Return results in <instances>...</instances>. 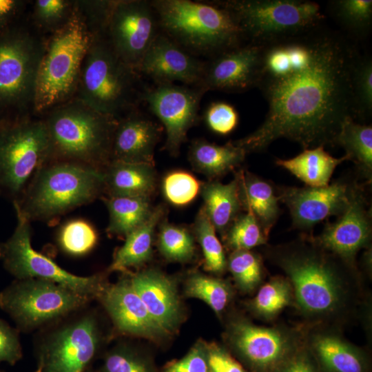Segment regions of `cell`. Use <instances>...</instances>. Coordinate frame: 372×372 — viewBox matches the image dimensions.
I'll return each mask as SVG.
<instances>
[{"instance_id":"obj_1","label":"cell","mask_w":372,"mask_h":372,"mask_svg":"<svg viewBox=\"0 0 372 372\" xmlns=\"http://www.w3.org/2000/svg\"><path fill=\"white\" fill-rule=\"evenodd\" d=\"M322 25L264 46L257 87L267 114L254 132L232 141L247 154L281 138L304 149L335 146L342 123L353 117L351 77L360 53L346 35Z\"/></svg>"},{"instance_id":"obj_2","label":"cell","mask_w":372,"mask_h":372,"mask_svg":"<svg viewBox=\"0 0 372 372\" xmlns=\"http://www.w3.org/2000/svg\"><path fill=\"white\" fill-rule=\"evenodd\" d=\"M311 236L270 247L267 256L285 273L293 301L311 327L337 328L363 308L360 273L316 244Z\"/></svg>"},{"instance_id":"obj_3","label":"cell","mask_w":372,"mask_h":372,"mask_svg":"<svg viewBox=\"0 0 372 372\" xmlns=\"http://www.w3.org/2000/svg\"><path fill=\"white\" fill-rule=\"evenodd\" d=\"M105 192L103 170L87 165L53 161L41 166L19 198L15 211L32 221H52L96 200Z\"/></svg>"},{"instance_id":"obj_4","label":"cell","mask_w":372,"mask_h":372,"mask_svg":"<svg viewBox=\"0 0 372 372\" xmlns=\"http://www.w3.org/2000/svg\"><path fill=\"white\" fill-rule=\"evenodd\" d=\"M163 34L189 53L214 57L246 43L233 13L218 1H151Z\"/></svg>"},{"instance_id":"obj_5","label":"cell","mask_w":372,"mask_h":372,"mask_svg":"<svg viewBox=\"0 0 372 372\" xmlns=\"http://www.w3.org/2000/svg\"><path fill=\"white\" fill-rule=\"evenodd\" d=\"M44 114L50 142L48 161L75 162L101 170L111 162L117 119L76 98Z\"/></svg>"},{"instance_id":"obj_6","label":"cell","mask_w":372,"mask_h":372,"mask_svg":"<svg viewBox=\"0 0 372 372\" xmlns=\"http://www.w3.org/2000/svg\"><path fill=\"white\" fill-rule=\"evenodd\" d=\"M94 34L75 8L69 21L45 41L33 112L45 114L74 98L81 66Z\"/></svg>"},{"instance_id":"obj_7","label":"cell","mask_w":372,"mask_h":372,"mask_svg":"<svg viewBox=\"0 0 372 372\" xmlns=\"http://www.w3.org/2000/svg\"><path fill=\"white\" fill-rule=\"evenodd\" d=\"M138 74L116 55L104 35L96 34L82 63L74 98L118 120L142 100Z\"/></svg>"},{"instance_id":"obj_8","label":"cell","mask_w":372,"mask_h":372,"mask_svg":"<svg viewBox=\"0 0 372 372\" xmlns=\"http://www.w3.org/2000/svg\"><path fill=\"white\" fill-rule=\"evenodd\" d=\"M103 342L99 318L89 304L37 331V370L87 372Z\"/></svg>"},{"instance_id":"obj_9","label":"cell","mask_w":372,"mask_h":372,"mask_svg":"<svg viewBox=\"0 0 372 372\" xmlns=\"http://www.w3.org/2000/svg\"><path fill=\"white\" fill-rule=\"evenodd\" d=\"M45 44L41 36L24 25L15 23L0 32L1 120L27 116L33 111Z\"/></svg>"},{"instance_id":"obj_10","label":"cell","mask_w":372,"mask_h":372,"mask_svg":"<svg viewBox=\"0 0 372 372\" xmlns=\"http://www.w3.org/2000/svg\"><path fill=\"white\" fill-rule=\"evenodd\" d=\"M234 15L246 43L267 45L322 25L319 3L305 0L218 1Z\"/></svg>"},{"instance_id":"obj_11","label":"cell","mask_w":372,"mask_h":372,"mask_svg":"<svg viewBox=\"0 0 372 372\" xmlns=\"http://www.w3.org/2000/svg\"><path fill=\"white\" fill-rule=\"evenodd\" d=\"M93 300L54 282L14 279L0 291V309L20 333L36 332Z\"/></svg>"},{"instance_id":"obj_12","label":"cell","mask_w":372,"mask_h":372,"mask_svg":"<svg viewBox=\"0 0 372 372\" xmlns=\"http://www.w3.org/2000/svg\"><path fill=\"white\" fill-rule=\"evenodd\" d=\"M43 118L28 116L0 121V196L17 201L36 171L50 158Z\"/></svg>"},{"instance_id":"obj_13","label":"cell","mask_w":372,"mask_h":372,"mask_svg":"<svg viewBox=\"0 0 372 372\" xmlns=\"http://www.w3.org/2000/svg\"><path fill=\"white\" fill-rule=\"evenodd\" d=\"M17 225L10 237L2 242L1 260L4 269L14 279L39 278L54 282L74 291L96 300L108 283L104 274L87 276L74 274L32 245L30 222L15 211Z\"/></svg>"},{"instance_id":"obj_14","label":"cell","mask_w":372,"mask_h":372,"mask_svg":"<svg viewBox=\"0 0 372 372\" xmlns=\"http://www.w3.org/2000/svg\"><path fill=\"white\" fill-rule=\"evenodd\" d=\"M227 338L252 372H273L302 342L303 331L258 326L239 318L229 324Z\"/></svg>"},{"instance_id":"obj_15","label":"cell","mask_w":372,"mask_h":372,"mask_svg":"<svg viewBox=\"0 0 372 372\" xmlns=\"http://www.w3.org/2000/svg\"><path fill=\"white\" fill-rule=\"evenodd\" d=\"M158 29L151 1L116 0L104 35L120 59L136 72Z\"/></svg>"},{"instance_id":"obj_16","label":"cell","mask_w":372,"mask_h":372,"mask_svg":"<svg viewBox=\"0 0 372 372\" xmlns=\"http://www.w3.org/2000/svg\"><path fill=\"white\" fill-rule=\"evenodd\" d=\"M204 93L198 87L174 83L155 84L143 90L142 100L165 127L166 141L163 149L169 154H179L188 131L197 123Z\"/></svg>"},{"instance_id":"obj_17","label":"cell","mask_w":372,"mask_h":372,"mask_svg":"<svg viewBox=\"0 0 372 372\" xmlns=\"http://www.w3.org/2000/svg\"><path fill=\"white\" fill-rule=\"evenodd\" d=\"M360 185L338 180L320 187H278L279 200L288 207L294 229L308 232L319 222L340 216Z\"/></svg>"},{"instance_id":"obj_18","label":"cell","mask_w":372,"mask_h":372,"mask_svg":"<svg viewBox=\"0 0 372 372\" xmlns=\"http://www.w3.org/2000/svg\"><path fill=\"white\" fill-rule=\"evenodd\" d=\"M313 241L322 249L357 267V254L369 247L371 240V212L360 185L346 209L335 221L325 225Z\"/></svg>"},{"instance_id":"obj_19","label":"cell","mask_w":372,"mask_h":372,"mask_svg":"<svg viewBox=\"0 0 372 372\" xmlns=\"http://www.w3.org/2000/svg\"><path fill=\"white\" fill-rule=\"evenodd\" d=\"M264 46L245 43L211 57L205 63L203 76L197 87L205 92H242L257 87Z\"/></svg>"},{"instance_id":"obj_20","label":"cell","mask_w":372,"mask_h":372,"mask_svg":"<svg viewBox=\"0 0 372 372\" xmlns=\"http://www.w3.org/2000/svg\"><path fill=\"white\" fill-rule=\"evenodd\" d=\"M205 62L198 59L163 33H158L141 60L136 72L156 84L175 81L197 87L202 79Z\"/></svg>"},{"instance_id":"obj_21","label":"cell","mask_w":372,"mask_h":372,"mask_svg":"<svg viewBox=\"0 0 372 372\" xmlns=\"http://www.w3.org/2000/svg\"><path fill=\"white\" fill-rule=\"evenodd\" d=\"M96 300L101 302L120 333L152 339L166 333L148 312L128 276L116 283H107Z\"/></svg>"},{"instance_id":"obj_22","label":"cell","mask_w":372,"mask_h":372,"mask_svg":"<svg viewBox=\"0 0 372 372\" xmlns=\"http://www.w3.org/2000/svg\"><path fill=\"white\" fill-rule=\"evenodd\" d=\"M303 337L321 372H369L366 353L347 341L336 328L310 327Z\"/></svg>"},{"instance_id":"obj_23","label":"cell","mask_w":372,"mask_h":372,"mask_svg":"<svg viewBox=\"0 0 372 372\" xmlns=\"http://www.w3.org/2000/svg\"><path fill=\"white\" fill-rule=\"evenodd\" d=\"M163 127L135 110L117 122L112 145V161L154 165V149Z\"/></svg>"},{"instance_id":"obj_24","label":"cell","mask_w":372,"mask_h":372,"mask_svg":"<svg viewBox=\"0 0 372 372\" xmlns=\"http://www.w3.org/2000/svg\"><path fill=\"white\" fill-rule=\"evenodd\" d=\"M126 273L130 282L154 321L168 333L180 321V306L172 280L154 270Z\"/></svg>"},{"instance_id":"obj_25","label":"cell","mask_w":372,"mask_h":372,"mask_svg":"<svg viewBox=\"0 0 372 372\" xmlns=\"http://www.w3.org/2000/svg\"><path fill=\"white\" fill-rule=\"evenodd\" d=\"M235 176L242 209L252 214L269 236L280 214L276 187L247 170L240 169Z\"/></svg>"},{"instance_id":"obj_26","label":"cell","mask_w":372,"mask_h":372,"mask_svg":"<svg viewBox=\"0 0 372 372\" xmlns=\"http://www.w3.org/2000/svg\"><path fill=\"white\" fill-rule=\"evenodd\" d=\"M103 173L107 196L151 198L156 191L157 174L154 165L112 161Z\"/></svg>"},{"instance_id":"obj_27","label":"cell","mask_w":372,"mask_h":372,"mask_svg":"<svg viewBox=\"0 0 372 372\" xmlns=\"http://www.w3.org/2000/svg\"><path fill=\"white\" fill-rule=\"evenodd\" d=\"M246 154L232 141L220 145L197 138L189 145L188 158L196 172L205 176L209 180H215L240 167Z\"/></svg>"},{"instance_id":"obj_28","label":"cell","mask_w":372,"mask_h":372,"mask_svg":"<svg viewBox=\"0 0 372 372\" xmlns=\"http://www.w3.org/2000/svg\"><path fill=\"white\" fill-rule=\"evenodd\" d=\"M165 214L164 206L160 205L154 207L148 218L125 237L124 244L114 254L109 271L123 273L131 267L142 265L151 258L154 235Z\"/></svg>"},{"instance_id":"obj_29","label":"cell","mask_w":372,"mask_h":372,"mask_svg":"<svg viewBox=\"0 0 372 372\" xmlns=\"http://www.w3.org/2000/svg\"><path fill=\"white\" fill-rule=\"evenodd\" d=\"M203 208L216 231L223 238L227 231L241 214L238 181L235 176L227 184L216 180H208L201 185Z\"/></svg>"},{"instance_id":"obj_30","label":"cell","mask_w":372,"mask_h":372,"mask_svg":"<svg viewBox=\"0 0 372 372\" xmlns=\"http://www.w3.org/2000/svg\"><path fill=\"white\" fill-rule=\"evenodd\" d=\"M346 161H349L347 155L335 158L326 152L324 146H318L304 149L302 152L289 159H277L276 163L307 186L320 187L329 185L335 169Z\"/></svg>"},{"instance_id":"obj_31","label":"cell","mask_w":372,"mask_h":372,"mask_svg":"<svg viewBox=\"0 0 372 372\" xmlns=\"http://www.w3.org/2000/svg\"><path fill=\"white\" fill-rule=\"evenodd\" d=\"M103 200L109 213L107 232L124 238L143 224L154 209L147 198L107 196Z\"/></svg>"},{"instance_id":"obj_32","label":"cell","mask_w":372,"mask_h":372,"mask_svg":"<svg viewBox=\"0 0 372 372\" xmlns=\"http://www.w3.org/2000/svg\"><path fill=\"white\" fill-rule=\"evenodd\" d=\"M335 145L345 150V154L357 166L362 176L368 183L372 176V126L356 122L347 117L342 123Z\"/></svg>"},{"instance_id":"obj_33","label":"cell","mask_w":372,"mask_h":372,"mask_svg":"<svg viewBox=\"0 0 372 372\" xmlns=\"http://www.w3.org/2000/svg\"><path fill=\"white\" fill-rule=\"evenodd\" d=\"M293 300L289 281L283 276H275L260 287L249 302V307L257 317L269 320L276 317Z\"/></svg>"},{"instance_id":"obj_34","label":"cell","mask_w":372,"mask_h":372,"mask_svg":"<svg viewBox=\"0 0 372 372\" xmlns=\"http://www.w3.org/2000/svg\"><path fill=\"white\" fill-rule=\"evenodd\" d=\"M329 10L342 28L355 39L367 36L372 25L371 0H335Z\"/></svg>"},{"instance_id":"obj_35","label":"cell","mask_w":372,"mask_h":372,"mask_svg":"<svg viewBox=\"0 0 372 372\" xmlns=\"http://www.w3.org/2000/svg\"><path fill=\"white\" fill-rule=\"evenodd\" d=\"M164 218L158 225L160 252L169 261L185 262L190 260L195 253L194 234L187 227L170 223Z\"/></svg>"},{"instance_id":"obj_36","label":"cell","mask_w":372,"mask_h":372,"mask_svg":"<svg viewBox=\"0 0 372 372\" xmlns=\"http://www.w3.org/2000/svg\"><path fill=\"white\" fill-rule=\"evenodd\" d=\"M56 241L63 253L73 257H81L91 252L96 247L98 234L87 220L72 218L60 227Z\"/></svg>"},{"instance_id":"obj_37","label":"cell","mask_w":372,"mask_h":372,"mask_svg":"<svg viewBox=\"0 0 372 372\" xmlns=\"http://www.w3.org/2000/svg\"><path fill=\"white\" fill-rule=\"evenodd\" d=\"M193 232L201 247L205 269L216 274L223 273L227 268V260L216 231L203 207L196 216Z\"/></svg>"},{"instance_id":"obj_38","label":"cell","mask_w":372,"mask_h":372,"mask_svg":"<svg viewBox=\"0 0 372 372\" xmlns=\"http://www.w3.org/2000/svg\"><path fill=\"white\" fill-rule=\"evenodd\" d=\"M352 114L354 120L364 122L372 114V60L359 54L352 77Z\"/></svg>"},{"instance_id":"obj_39","label":"cell","mask_w":372,"mask_h":372,"mask_svg":"<svg viewBox=\"0 0 372 372\" xmlns=\"http://www.w3.org/2000/svg\"><path fill=\"white\" fill-rule=\"evenodd\" d=\"M185 294L203 300L220 314L230 301L231 289L223 280L194 273L187 279Z\"/></svg>"},{"instance_id":"obj_40","label":"cell","mask_w":372,"mask_h":372,"mask_svg":"<svg viewBox=\"0 0 372 372\" xmlns=\"http://www.w3.org/2000/svg\"><path fill=\"white\" fill-rule=\"evenodd\" d=\"M227 267L238 287L244 292L255 290L265 277L260 256L251 250L232 251L227 259Z\"/></svg>"},{"instance_id":"obj_41","label":"cell","mask_w":372,"mask_h":372,"mask_svg":"<svg viewBox=\"0 0 372 372\" xmlns=\"http://www.w3.org/2000/svg\"><path fill=\"white\" fill-rule=\"evenodd\" d=\"M223 239L227 247L234 251L251 250L254 247L266 245L268 236L254 215L245 211L234 221Z\"/></svg>"},{"instance_id":"obj_42","label":"cell","mask_w":372,"mask_h":372,"mask_svg":"<svg viewBox=\"0 0 372 372\" xmlns=\"http://www.w3.org/2000/svg\"><path fill=\"white\" fill-rule=\"evenodd\" d=\"M74 8L75 1L37 0L33 4L32 17L38 28L52 34L69 21Z\"/></svg>"},{"instance_id":"obj_43","label":"cell","mask_w":372,"mask_h":372,"mask_svg":"<svg viewBox=\"0 0 372 372\" xmlns=\"http://www.w3.org/2000/svg\"><path fill=\"white\" fill-rule=\"evenodd\" d=\"M161 185L166 200L175 206L182 207L192 203L196 198L202 185L190 173L175 170L164 176Z\"/></svg>"},{"instance_id":"obj_44","label":"cell","mask_w":372,"mask_h":372,"mask_svg":"<svg viewBox=\"0 0 372 372\" xmlns=\"http://www.w3.org/2000/svg\"><path fill=\"white\" fill-rule=\"evenodd\" d=\"M205 121L210 130L219 135H227L238 125L239 116L236 108L229 103H210L205 112Z\"/></svg>"},{"instance_id":"obj_45","label":"cell","mask_w":372,"mask_h":372,"mask_svg":"<svg viewBox=\"0 0 372 372\" xmlns=\"http://www.w3.org/2000/svg\"><path fill=\"white\" fill-rule=\"evenodd\" d=\"M100 372H148V370L128 347L121 345L105 355Z\"/></svg>"},{"instance_id":"obj_46","label":"cell","mask_w":372,"mask_h":372,"mask_svg":"<svg viewBox=\"0 0 372 372\" xmlns=\"http://www.w3.org/2000/svg\"><path fill=\"white\" fill-rule=\"evenodd\" d=\"M94 34L104 35L114 1H75Z\"/></svg>"},{"instance_id":"obj_47","label":"cell","mask_w":372,"mask_h":372,"mask_svg":"<svg viewBox=\"0 0 372 372\" xmlns=\"http://www.w3.org/2000/svg\"><path fill=\"white\" fill-rule=\"evenodd\" d=\"M23 358L20 332L0 318V364L14 366Z\"/></svg>"},{"instance_id":"obj_48","label":"cell","mask_w":372,"mask_h":372,"mask_svg":"<svg viewBox=\"0 0 372 372\" xmlns=\"http://www.w3.org/2000/svg\"><path fill=\"white\" fill-rule=\"evenodd\" d=\"M273 372H321L304 337L300 344L275 369Z\"/></svg>"},{"instance_id":"obj_49","label":"cell","mask_w":372,"mask_h":372,"mask_svg":"<svg viewBox=\"0 0 372 372\" xmlns=\"http://www.w3.org/2000/svg\"><path fill=\"white\" fill-rule=\"evenodd\" d=\"M165 372H210L206 344L198 342L185 356L169 364Z\"/></svg>"},{"instance_id":"obj_50","label":"cell","mask_w":372,"mask_h":372,"mask_svg":"<svg viewBox=\"0 0 372 372\" xmlns=\"http://www.w3.org/2000/svg\"><path fill=\"white\" fill-rule=\"evenodd\" d=\"M206 348L210 372H248L221 346L211 343Z\"/></svg>"},{"instance_id":"obj_51","label":"cell","mask_w":372,"mask_h":372,"mask_svg":"<svg viewBox=\"0 0 372 372\" xmlns=\"http://www.w3.org/2000/svg\"><path fill=\"white\" fill-rule=\"evenodd\" d=\"M25 4L21 0H0V32L15 23Z\"/></svg>"},{"instance_id":"obj_52","label":"cell","mask_w":372,"mask_h":372,"mask_svg":"<svg viewBox=\"0 0 372 372\" xmlns=\"http://www.w3.org/2000/svg\"><path fill=\"white\" fill-rule=\"evenodd\" d=\"M1 254H2V242H0V260L1 258Z\"/></svg>"},{"instance_id":"obj_53","label":"cell","mask_w":372,"mask_h":372,"mask_svg":"<svg viewBox=\"0 0 372 372\" xmlns=\"http://www.w3.org/2000/svg\"><path fill=\"white\" fill-rule=\"evenodd\" d=\"M0 372H6V371L0 368Z\"/></svg>"},{"instance_id":"obj_54","label":"cell","mask_w":372,"mask_h":372,"mask_svg":"<svg viewBox=\"0 0 372 372\" xmlns=\"http://www.w3.org/2000/svg\"><path fill=\"white\" fill-rule=\"evenodd\" d=\"M34 372H39L38 370H36Z\"/></svg>"},{"instance_id":"obj_55","label":"cell","mask_w":372,"mask_h":372,"mask_svg":"<svg viewBox=\"0 0 372 372\" xmlns=\"http://www.w3.org/2000/svg\"><path fill=\"white\" fill-rule=\"evenodd\" d=\"M87 372H90L89 371H87Z\"/></svg>"}]
</instances>
